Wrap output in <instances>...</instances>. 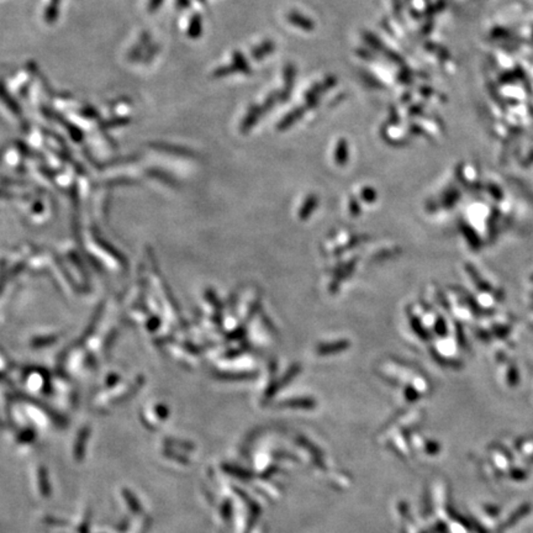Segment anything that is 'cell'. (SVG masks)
Returning a JSON list of instances; mask_svg holds the SVG:
<instances>
[{
	"instance_id": "cell-1",
	"label": "cell",
	"mask_w": 533,
	"mask_h": 533,
	"mask_svg": "<svg viewBox=\"0 0 533 533\" xmlns=\"http://www.w3.org/2000/svg\"><path fill=\"white\" fill-rule=\"evenodd\" d=\"M0 99L6 102V107L9 109H12L14 113H19V111H20L18 102H15L12 96H9L8 91H6V88H4V85L1 83H0Z\"/></svg>"
},
{
	"instance_id": "cell-2",
	"label": "cell",
	"mask_w": 533,
	"mask_h": 533,
	"mask_svg": "<svg viewBox=\"0 0 533 533\" xmlns=\"http://www.w3.org/2000/svg\"><path fill=\"white\" fill-rule=\"evenodd\" d=\"M289 19H290V23L298 25V26L303 28V29H306V30L312 29V23H310L307 19L303 18V17H300L298 14H290V15H289Z\"/></svg>"
},
{
	"instance_id": "cell-3",
	"label": "cell",
	"mask_w": 533,
	"mask_h": 533,
	"mask_svg": "<svg viewBox=\"0 0 533 533\" xmlns=\"http://www.w3.org/2000/svg\"><path fill=\"white\" fill-rule=\"evenodd\" d=\"M189 35L192 37L198 36L200 35V30H202V25H200V18L195 17L193 19L192 25H191V29H189Z\"/></svg>"
},
{
	"instance_id": "cell-4",
	"label": "cell",
	"mask_w": 533,
	"mask_h": 533,
	"mask_svg": "<svg viewBox=\"0 0 533 533\" xmlns=\"http://www.w3.org/2000/svg\"><path fill=\"white\" fill-rule=\"evenodd\" d=\"M163 0H151L150 6H149V10L150 12H155L158 6L162 4Z\"/></svg>"
},
{
	"instance_id": "cell-5",
	"label": "cell",
	"mask_w": 533,
	"mask_h": 533,
	"mask_svg": "<svg viewBox=\"0 0 533 533\" xmlns=\"http://www.w3.org/2000/svg\"><path fill=\"white\" fill-rule=\"evenodd\" d=\"M57 1H58V0H54V3H57Z\"/></svg>"
}]
</instances>
